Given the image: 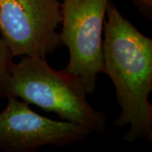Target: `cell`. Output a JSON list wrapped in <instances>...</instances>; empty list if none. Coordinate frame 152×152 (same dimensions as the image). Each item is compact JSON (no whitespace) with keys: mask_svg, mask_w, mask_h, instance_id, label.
<instances>
[{"mask_svg":"<svg viewBox=\"0 0 152 152\" xmlns=\"http://www.w3.org/2000/svg\"><path fill=\"white\" fill-rule=\"evenodd\" d=\"M0 112V150L33 152L45 145L64 147L83 141L91 132L69 121H56L37 113L20 99L6 97Z\"/></svg>","mask_w":152,"mask_h":152,"instance_id":"5","label":"cell"},{"mask_svg":"<svg viewBox=\"0 0 152 152\" xmlns=\"http://www.w3.org/2000/svg\"><path fill=\"white\" fill-rule=\"evenodd\" d=\"M108 0H61V44L69 61L64 69L75 76L87 94L96 89L104 73L103 30Z\"/></svg>","mask_w":152,"mask_h":152,"instance_id":"3","label":"cell"},{"mask_svg":"<svg viewBox=\"0 0 152 152\" xmlns=\"http://www.w3.org/2000/svg\"><path fill=\"white\" fill-rule=\"evenodd\" d=\"M61 21V0H0V36L14 57L53 53Z\"/></svg>","mask_w":152,"mask_h":152,"instance_id":"4","label":"cell"},{"mask_svg":"<svg viewBox=\"0 0 152 152\" xmlns=\"http://www.w3.org/2000/svg\"><path fill=\"white\" fill-rule=\"evenodd\" d=\"M137 5L140 9L142 13H146L150 16L151 15V9H152V0H135Z\"/></svg>","mask_w":152,"mask_h":152,"instance_id":"7","label":"cell"},{"mask_svg":"<svg viewBox=\"0 0 152 152\" xmlns=\"http://www.w3.org/2000/svg\"><path fill=\"white\" fill-rule=\"evenodd\" d=\"M104 23V74L111 79L121 113L114 124L129 125L123 140L152 142V39L108 0Z\"/></svg>","mask_w":152,"mask_h":152,"instance_id":"1","label":"cell"},{"mask_svg":"<svg viewBox=\"0 0 152 152\" xmlns=\"http://www.w3.org/2000/svg\"><path fill=\"white\" fill-rule=\"evenodd\" d=\"M87 95L75 76L55 70L41 57L23 56L0 80V96L20 99L91 133H103L107 115L91 106Z\"/></svg>","mask_w":152,"mask_h":152,"instance_id":"2","label":"cell"},{"mask_svg":"<svg viewBox=\"0 0 152 152\" xmlns=\"http://www.w3.org/2000/svg\"><path fill=\"white\" fill-rule=\"evenodd\" d=\"M13 58L10 48L4 43L0 36V80L6 75L13 64Z\"/></svg>","mask_w":152,"mask_h":152,"instance_id":"6","label":"cell"}]
</instances>
